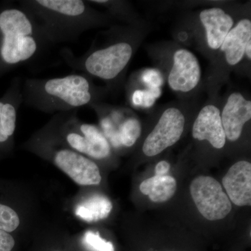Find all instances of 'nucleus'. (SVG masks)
<instances>
[{"mask_svg": "<svg viewBox=\"0 0 251 251\" xmlns=\"http://www.w3.org/2000/svg\"><path fill=\"white\" fill-rule=\"evenodd\" d=\"M186 117L181 108H167L143 145L145 156L152 157L175 145L181 138L186 125Z\"/></svg>", "mask_w": 251, "mask_h": 251, "instance_id": "obj_8", "label": "nucleus"}, {"mask_svg": "<svg viewBox=\"0 0 251 251\" xmlns=\"http://www.w3.org/2000/svg\"><path fill=\"white\" fill-rule=\"evenodd\" d=\"M193 138L198 141H207L213 148L222 149L226 137L221 118V110L214 103L206 104L198 112L193 122Z\"/></svg>", "mask_w": 251, "mask_h": 251, "instance_id": "obj_12", "label": "nucleus"}, {"mask_svg": "<svg viewBox=\"0 0 251 251\" xmlns=\"http://www.w3.org/2000/svg\"><path fill=\"white\" fill-rule=\"evenodd\" d=\"M18 4L32 15L52 45L76 41L85 31L112 22L82 0H23Z\"/></svg>", "mask_w": 251, "mask_h": 251, "instance_id": "obj_1", "label": "nucleus"}, {"mask_svg": "<svg viewBox=\"0 0 251 251\" xmlns=\"http://www.w3.org/2000/svg\"><path fill=\"white\" fill-rule=\"evenodd\" d=\"M105 92L82 73L23 81V104L45 113L76 111L99 102Z\"/></svg>", "mask_w": 251, "mask_h": 251, "instance_id": "obj_2", "label": "nucleus"}, {"mask_svg": "<svg viewBox=\"0 0 251 251\" xmlns=\"http://www.w3.org/2000/svg\"><path fill=\"white\" fill-rule=\"evenodd\" d=\"M16 241L12 234L0 229V251H12Z\"/></svg>", "mask_w": 251, "mask_h": 251, "instance_id": "obj_22", "label": "nucleus"}, {"mask_svg": "<svg viewBox=\"0 0 251 251\" xmlns=\"http://www.w3.org/2000/svg\"><path fill=\"white\" fill-rule=\"evenodd\" d=\"M112 209L110 200L97 195L79 204L75 209V214L87 222H96L108 217Z\"/></svg>", "mask_w": 251, "mask_h": 251, "instance_id": "obj_17", "label": "nucleus"}, {"mask_svg": "<svg viewBox=\"0 0 251 251\" xmlns=\"http://www.w3.org/2000/svg\"><path fill=\"white\" fill-rule=\"evenodd\" d=\"M29 145L33 150L49 154L55 166L75 184L94 186L101 181L100 169L93 160L62 144V147L59 148L44 132L35 137Z\"/></svg>", "mask_w": 251, "mask_h": 251, "instance_id": "obj_6", "label": "nucleus"}, {"mask_svg": "<svg viewBox=\"0 0 251 251\" xmlns=\"http://www.w3.org/2000/svg\"><path fill=\"white\" fill-rule=\"evenodd\" d=\"M199 19L205 31L208 48L218 50L234 27L233 17L221 8L212 7L201 11Z\"/></svg>", "mask_w": 251, "mask_h": 251, "instance_id": "obj_14", "label": "nucleus"}, {"mask_svg": "<svg viewBox=\"0 0 251 251\" xmlns=\"http://www.w3.org/2000/svg\"><path fill=\"white\" fill-rule=\"evenodd\" d=\"M161 94V88L158 87L135 90L131 96L132 103L135 106L150 108L152 106Z\"/></svg>", "mask_w": 251, "mask_h": 251, "instance_id": "obj_19", "label": "nucleus"}, {"mask_svg": "<svg viewBox=\"0 0 251 251\" xmlns=\"http://www.w3.org/2000/svg\"><path fill=\"white\" fill-rule=\"evenodd\" d=\"M251 40V21L242 18L234 25L220 48L225 63L228 67H234L242 62L245 56L248 42Z\"/></svg>", "mask_w": 251, "mask_h": 251, "instance_id": "obj_15", "label": "nucleus"}, {"mask_svg": "<svg viewBox=\"0 0 251 251\" xmlns=\"http://www.w3.org/2000/svg\"></svg>", "mask_w": 251, "mask_h": 251, "instance_id": "obj_25", "label": "nucleus"}, {"mask_svg": "<svg viewBox=\"0 0 251 251\" xmlns=\"http://www.w3.org/2000/svg\"><path fill=\"white\" fill-rule=\"evenodd\" d=\"M191 197L199 212L209 221L224 219L232 204L219 181L209 176L195 178L190 186Z\"/></svg>", "mask_w": 251, "mask_h": 251, "instance_id": "obj_7", "label": "nucleus"}, {"mask_svg": "<svg viewBox=\"0 0 251 251\" xmlns=\"http://www.w3.org/2000/svg\"><path fill=\"white\" fill-rule=\"evenodd\" d=\"M130 31L114 28L103 45H93L80 57L65 48L61 50V57L72 69L98 77L109 86L116 85L120 83L135 52V41Z\"/></svg>", "mask_w": 251, "mask_h": 251, "instance_id": "obj_4", "label": "nucleus"}, {"mask_svg": "<svg viewBox=\"0 0 251 251\" xmlns=\"http://www.w3.org/2000/svg\"><path fill=\"white\" fill-rule=\"evenodd\" d=\"M142 78L143 82L148 86V88H160L164 82L161 73L157 69H147L143 72Z\"/></svg>", "mask_w": 251, "mask_h": 251, "instance_id": "obj_21", "label": "nucleus"}, {"mask_svg": "<svg viewBox=\"0 0 251 251\" xmlns=\"http://www.w3.org/2000/svg\"><path fill=\"white\" fill-rule=\"evenodd\" d=\"M112 112L117 122V133L121 148H131L141 135V124L135 117L125 118L123 109L112 107Z\"/></svg>", "mask_w": 251, "mask_h": 251, "instance_id": "obj_18", "label": "nucleus"}, {"mask_svg": "<svg viewBox=\"0 0 251 251\" xmlns=\"http://www.w3.org/2000/svg\"><path fill=\"white\" fill-rule=\"evenodd\" d=\"M143 194L148 196L152 202H166L174 196L176 190V181L169 175L156 176L144 180L140 186Z\"/></svg>", "mask_w": 251, "mask_h": 251, "instance_id": "obj_16", "label": "nucleus"}, {"mask_svg": "<svg viewBox=\"0 0 251 251\" xmlns=\"http://www.w3.org/2000/svg\"><path fill=\"white\" fill-rule=\"evenodd\" d=\"M171 170V165L168 162L161 161L156 165L155 168V173L156 176H165L169 173Z\"/></svg>", "mask_w": 251, "mask_h": 251, "instance_id": "obj_23", "label": "nucleus"}, {"mask_svg": "<svg viewBox=\"0 0 251 251\" xmlns=\"http://www.w3.org/2000/svg\"><path fill=\"white\" fill-rule=\"evenodd\" d=\"M245 55L247 56V59L249 61L251 59V40L248 42L247 47L245 49Z\"/></svg>", "mask_w": 251, "mask_h": 251, "instance_id": "obj_24", "label": "nucleus"}, {"mask_svg": "<svg viewBox=\"0 0 251 251\" xmlns=\"http://www.w3.org/2000/svg\"><path fill=\"white\" fill-rule=\"evenodd\" d=\"M222 181L227 197L233 204L239 206H251V163L240 161L234 163Z\"/></svg>", "mask_w": 251, "mask_h": 251, "instance_id": "obj_13", "label": "nucleus"}, {"mask_svg": "<svg viewBox=\"0 0 251 251\" xmlns=\"http://www.w3.org/2000/svg\"><path fill=\"white\" fill-rule=\"evenodd\" d=\"M202 77L199 61L189 50L178 49L173 57V65L168 74L170 88L175 92L188 94L197 88Z\"/></svg>", "mask_w": 251, "mask_h": 251, "instance_id": "obj_10", "label": "nucleus"}, {"mask_svg": "<svg viewBox=\"0 0 251 251\" xmlns=\"http://www.w3.org/2000/svg\"><path fill=\"white\" fill-rule=\"evenodd\" d=\"M22 86L21 77H15L0 97V156L12 149L18 111L23 104Z\"/></svg>", "mask_w": 251, "mask_h": 251, "instance_id": "obj_9", "label": "nucleus"}, {"mask_svg": "<svg viewBox=\"0 0 251 251\" xmlns=\"http://www.w3.org/2000/svg\"><path fill=\"white\" fill-rule=\"evenodd\" d=\"M84 242L93 251H115L113 244L102 239L99 233L89 231L84 236Z\"/></svg>", "mask_w": 251, "mask_h": 251, "instance_id": "obj_20", "label": "nucleus"}, {"mask_svg": "<svg viewBox=\"0 0 251 251\" xmlns=\"http://www.w3.org/2000/svg\"><path fill=\"white\" fill-rule=\"evenodd\" d=\"M76 111L57 113L45 130L67 148L92 160L106 159L111 155L108 140L97 126L81 122Z\"/></svg>", "mask_w": 251, "mask_h": 251, "instance_id": "obj_5", "label": "nucleus"}, {"mask_svg": "<svg viewBox=\"0 0 251 251\" xmlns=\"http://www.w3.org/2000/svg\"><path fill=\"white\" fill-rule=\"evenodd\" d=\"M226 139L236 142L242 136L244 126L251 120V101L239 92L228 96L221 112Z\"/></svg>", "mask_w": 251, "mask_h": 251, "instance_id": "obj_11", "label": "nucleus"}, {"mask_svg": "<svg viewBox=\"0 0 251 251\" xmlns=\"http://www.w3.org/2000/svg\"><path fill=\"white\" fill-rule=\"evenodd\" d=\"M51 45L29 11L19 4L0 6V77L35 60Z\"/></svg>", "mask_w": 251, "mask_h": 251, "instance_id": "obj_3", "label": "nucleus"}]
</instances>
